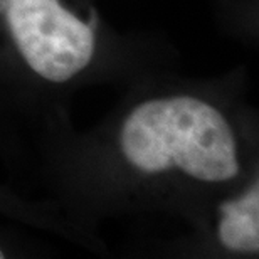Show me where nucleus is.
I'll return each instance as SVG.
<instances>
[{
	"instance_id": "nucleus-1",
	"label": "nucleus",
	"mask_w": 259,
	"mask_h": 259,
	"mask_svg": "<svg viewBox=\"0 0 259 259\" xmlns=\"http://www.w3.org/2000/svg\"><path fill=\"white\" fill-rule=\"evenodd\" d=\"M120 148L143 174L179 168L205 184L234 180L241 172L237 140L214 105L194 96L155 98L123 121Z\"/></svg>"
},
{
	"instance_id": "nucleus-2",
	"label": "nucleus",
	"mask_w": 259,
	"mask_h": 259,
	"mask_svg": "<svg viewBox=\"0 0 259 259\" xmlns=\"http://www.w3.org/2000/svg\"><path fill=\"white\" fill-rule=\"evenodd\" d=\"M4 14L15 48L42 79L69 81L93 61L95 30L59 0H9Z\"/></svg>"
},
{
	"instance_id": "nucleus-3",
	"label": "nucleus",
	"mask_w": 259,
	"mask_h": 259,
	"mask_svg": "<svg viewBox=\"0 0 259 259\" xmlns=\"http://www.w3.org/2000/svg\"><path fill=\"white\" fill-rule=\"evenodd\" d=\"M219 241L229 251H259V185L219 205Z\"/></svg>"
},
{
	"instance_id": "nucleus-4",
	"label": "nucleus",
	"mask_w": 259,
	"mask_h": 259,
	"mask_svg": "<svg viewBox=\"0 0 259 259\" xmlns=\"http://www.w3.org/2000/svg\"><path fill=\"white\" fill-rule=\"evenodd\" d=\"M7 4H9V0H0V14L5 12V9H7Z\"/></svg>"
},
{
	"instance_id": "nucleus-5",
	"label": "nucleus",
	"mask_w": 259,
	"mask_h": 259,
	"mask_svg": "<svg viewBox=\"0 0 259 259\" xmlns=\"http://www.w3.org/2000/svg\"><path fill=\"white\" fill-rule=\"evenodd\" d=\"M4 257V252H2V249H0V259H2Z\"/></svg>"
}]
</instances>
